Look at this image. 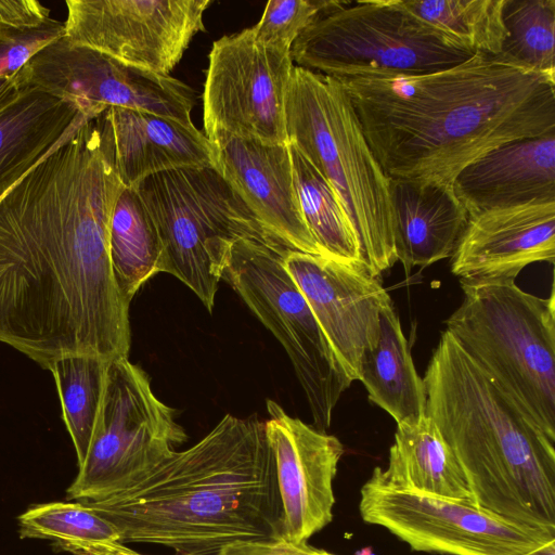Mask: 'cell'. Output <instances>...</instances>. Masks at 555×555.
I'll return each instance as SVG.
<instances>
[{
    "mask_svg": "<svg viewBox=\"0 0 555 555\" xmlns=\"http://www.w3.org/2000/svg\"><path fill=\"white\" fill-rule=\"evenodd\" d=\"M108 362L92 356H69L55 361L49 370L78 466L86 459L96 426Z\"/></svg>",
    "mask_w": 555,
    "mask_h": 555,
    "instance_id": "cell-27",
    "label": "cell"
},
{
    "mask_svg": "<svg viewBox=\"0 0 555 555\" xmlns=\"http://www.w3.org/2000/svg\"><path fill=\"white\" fill-rule=\"evenodd\" d=\"M175 412L154 395L140 366L128 359L109 361L93 437L66 500L105 499L170 457L188 440Z\"/></svg>",
    "mask_w": 555,
    "mask_h": 555,
    "instance_id": "cell-10",
    "label": "cell"
},
{
    "mask_svg": "<svg viewBox=\"0 0 555 555\" xmlns=\"http://www.w3.org/2000/svg\"><path fill=\"white\" fill-rule=\"evenodd\" d=\"M98 117L0 201V343L48 371L69 356L112 361L130 350L129 305L109 258L126 186Z\"/></svg>",
    "mask_w": 555,
    "mask_h": 555,
    "instance_id": "cell-1",
    "label": "cell"
},
{
    "mask_svg": "<svg viewBox=\"0 0 555 555\" xmlns=\"http://www.w3.org/2000/svg\"><path fill=\"white\" fill-rule=\"evenodd\" d=\"M289 250L235 240L223 261L224 280L285 349L305 391L317 429L324 431L348 377L306 298L288 274Z\"/></svg>",
    "mask_w": 555,
    "mask_h": 555,
    "instance_id": "cell-9",
    "label": "cell"
},
{
    "mask_svg": "<svg viewBox=\"0 0 555 555\" xmlns=\"http://www.w3.org/2000/svg\"><path fill=\"white\" fill-rule=\"evenodd\" d=\"M306 544L293 545L285 543L280 548L268 555H302ZM55 548L56 551L68 552L72 555H147L137 552L120 542L102 544L59 543L56 544Z\"/></svg>",
    "mask_w": 555,
    "mask_h": 555,
    "instance_id": "cell-34",
    "label": "cell"
},
{
    "mask_svg": "<svg viewBox=\"0 0 555 555\" xmlns=\"http://www.w3.org/2000/svg\"><path fill=\"white\" fill-rule=\"evenodd\" d=\"M373 473L396 488L473 503L455 455L427 415L416 424H397L388 465Z\"/></svg>",
    "mask_w": 555,
    "mask_h": 555,
    "instance_id": "cell-23",
    "label": "cell"
},
{
    "mask_svg": "<svg viewBox=\"0 0 555 555\" xmlns=\"http://www.w3.org/2000/svg\"><path fill=\"white\" fill-rule=\"evenodd\" d=\"M359 380L369 400L397 424H416L426 416V386L416 372L392 304L380 311L378 341L363 354Z\"/></svg>",
    "mask_w": 555,
    "mask_h": 555,
    "instance_id": "cell-24",
    "label": "cell"
},
{
    "mask_svg": "<svg viewBox=\"0 0 555 555\" xmlns=\"http://www.w3.org/2000/svg\"><path fill=\"white\" fill-rule=\"evenodd\" d=\"M215 168L262 227L291 250L320 251L304 221L294 184L288 144H267L230 135L209 140Z\"/></svg>",
    "mask_w": 555,
    "mask_h": 555,
    "instance_id": "cell-18",
    "label": "cell"
},
{
    "mask_svg": "<svg viewBox=\"0 0 555 555\" xmlns=\"http://www.w3.org/2000/svg\"><path fill=\"white\" fill-rule=\"evenodd\" d=\"M21 539L69 544L120 542L116 526L82 502L34 504L18 517Z\"/></svg>",
    "mask_w": 555,
    "mask_h": 555,
    "instance_id": "cell-30",
    "label": "cell"
},
{
    "mask_svg": "<svg viewBox=\"0 0 555 555\" xmlns=\"http://www.w3.org/2000/svg\"><path fill=\"white\" fill-rule=\"evenodd\" d=\"M18 75L24 87L100 112L122 107L193 124L195 91L190 86L74 46L64 36L34 55Z\"/></svg>",
    "mask_w": 555,
    "mask_h": 555,
    "instance_id": "cell-13",
    "label": "cell"
},
{
    "mask_svg": "<svg viewBox=\"0 0 555 555\" xmlns=\"http://www.w3.org/2000/svg\"><path fill=\"white\" fill-rule=\"evenodd\" d=\"M453 189L468 216L555 201V133L502 144L463 168Z\"/></svg>",
    "mask_w": 555,
    "mask_h": 555,
    "instance_id": "cell-20",
    "label": "cell"
},
{
    "mask_svg": "<svg viewBox=\"0 0 555 555\" xmlns=\"http://www.w3.org/2000/svg\"><path fill=\"white\" fill-rule=\"evenodd\" d=\"M390 179L453 185L495 147L555 133V75L475 53L420 76L340 80Z\"/></svg>",
    "mask_w": 555,
    "mask_h": 555,
    "instance_id": "cell-2",
    "label": "cell"
},
{
    "mask_svg": "<svg viewBox=\"0 0 555 555\" xmlns=\"http://www.w3.org/2000/svg\"><path fill=\"white\" fill-rule=\"evenodd\" d=\"M289 151L300 211L320 255L362 269L358 238L334 189L294 145Z\"/></svg>",
    "mask_w": 555,
    "mask_h": 555,
    "instance_id": "cell-26",
    "label": "cell"
},
{
    "mask_svg": "<svg viewBox=\"0 0 555 555\" xmlns=\"http://www.w3.org/2000/svg\"><path fill=\"white\" fill-rule=\"evenodd\" d=\"M422 21L461 41L475 53L501 54L507 30L505 0H402Z\"/></svg>",
    "mask_w": 555,
    "mask_h": 555,
    "instance_id": "cell-28",
    "label": "cell"
},
{
    "mask_svg": "<svg viewBox=\"0 0 555 555\" xmlns=\"http://www.w3.org/2000/svg\"><path fill=\"white\" fill-rule=\"evenodd\" d=\"M1 199H2V198H1ZM1 199H0V201H1Z\"/></svg>",
    "mask_w": 555,
    "mask_h": 555,
    "instance_id": "cell-39",
    "label": "cell"
},
{
    "mask_svg": "<svg viewBox=\"0 0 555 555\" xmlns=\"http://www.w3.org/2000/svg\"><path fill=\"white\" fill-rule=\"evenodd\" d=\"M529 555H555V541L544 545L543 547L532 552Z\"/></svg>",
    "mask_w": 555,
    "mask_h": 555,
    "instance_id": "cell-36",
    "label": "cell"
},
{
    "mask_svg": "<svg viewBox=\"0 0 555 555\" xmlns=\"http://www.w3.org/2000/svg\"><path fill=\"white\" fill-rule=\"evenodd\" d=\"M98 116L81 103L22 88L0 111V199L66 135Z\"/></svg>",
    "mask_w": 555,
    "mask_h": 555,
    "instance_id": "cell-22",
    "label": "cell"
},
{
    "mask_svg": "<svg viewBox=\"0 0 555 555\" xmlns=\"http://www.w3.org/2000/svg\"><path fill=\"white\" fill-rule=\"evenodd\" d=\"M283 264L348 377L359 380L361 359L378 341L380 311L392 304L379 278L323 256L291 249Z\"/></svg>",
    "mask_w": 555,
    "mask_h": 555,
    "instance_id": "cell-15",
    "label": "cell"
},
{
    "mask_svg": "<svg viewBox=\"0 0 555 555\" xmlns=\"http://www.w3.org/2000/svg\"><path fill=\"white\" fill-rule=\"evenodd\" d=\"M507 37L501 55L555 75V0H505Z\"/></svg>",
    "mask_w": 555,
    "mask_h": 555,
    "instance_id": "cell-29",
    "label": "cell"
},
{
    "mask_svg": "<svg viewBox=\"0 0 555 555\" xmlns=\"http://www.w3.org/2000/svg\"><path fill=\"white\" fill-rule=\"evenodd\" d=\"M64 22L50 18L26 31H0V77L15 75L34 55L64 36Z\"/></svg>",
    "mask_w": 555,
    "mask_h": 555,
    "instance_id": "cell-32",
    "label": "cell"
},
{
    "mask_svg": "<svg viewBox=\"0 0 555 555\" xmlns=\"http://www.w3.org/2000/svg\"><path fill=\"white\" fill-rule=\"evenodd\" d=\"M302 555H334V554L328 553L324 550L312 547L309 544H306Z\"/></svg>",
    "mask_w": 555,
    "mask_h": 555,
    "instance_id": "cell-37",
    "label": "cell"
},
{
    "mask_svg": "<svg viewBox=\"0 0 555 555\" xmlns=\"http://www.w3.org/2000/svg\"><path fill=\"white\" fill-rule=\"evenodd\" d=\"M132 189L157 229L164 249L163 272L185 284L209 312L224 258L235 240L286 247L262 227L215 167L166 170Z\"/></svg>",
    "mask_w": 555,
    "mask_h": 555,
    "instance_id": "cell-7",
    "label": "cell"
},
{
    "mask_svg": "<svg viewBox=\"0 0 555 555\" xmlns=\"http://www.w3.org/2000/svg\"><path fill=\"white\" fill-rule=\"evenodd\" d=\"M474 54L409 11L402 0L343 1L311 24L291 49L297 66L338 80L426 75Z\"/></svg>",
    "mask_w": 555,
    "mask_h": 555,
    "instance_id": "cell-8",
    "label": "cell"
},
{
    "mask_svg": "<svg viewBox=\"0 0 555 555\" xmlns=\"http://www.w3.org/2000/svg\"><path fill=\"white\" fill-rule=\"evenodd\" d=\"M267 410L266 433L275 463L284 540L306 544L333 520V481L344 446L335 436L292 417L272 400H267Z\"/></svg>",
    "mask_w": 555,
    "mask_h": 555,
    "instance_id": "cell-16",
    "label": "cell"
},
{
    "mask_svg": "<svg viewBox=\"0 0 555 555\" xmlns=\"http://www.w3.org/2000/svg\"><path fill=\"white\" fill-rule=\"evenodd\" d=\"M22 88L17 78L13 76L0 77V111L14 101L20 94Z\"/></svg>",
    "mask_w": 555,
    "mask_h": 555,
    "instance_id": "cell-35",
    "label": "cell"
},
{
    "mask_svg": "<svg viewBox=\"0 0 555 555\" xmlns=\"http://www.w3.org/2000/svg\"><path fill=\"white\" fill-rule=\"evenodd\" d=\"M359 512L363 521L387 529L416 552L529 555L555 541L473 503L389 486L374 473L361 487Z\"/></svg>",
    "mask_w": 555,
    "mask_h": 555,
    "instance_id": "cell-11",
    "label": "cell"
},
{
    "mask_svg": "<svg viewBox=\"0 0 555 555\" xmlns=\"http://www.w3.org/2000/svg\"><path fill=\"white\" fill-rule=\"evenodd\" d=\"M109 258L118 291L128 305L147 280L163 272L164 249L157 229L132 188H125L115 205Z\"/></svg>",
    "mask_w": 555,
    "mask_h": 555,
    "instance_id": "cell-25",
    "label": "cell"
},
{
    "mask_svg": "<svg viewBox=\"0 0 555 555\" xmlns=\"http://www.w3.org/2000/svg\"><path fill=\"white\" fill-rule=\"evenodd\" d=\"M357 555H375V554L373 553L371 547H365V548H362L361 551H359L357 553Z\"/></svg>",
    "mask_w": 555,
    "mask_h": 555,
    "instance_id": "cell-38",
    "label": "cell"
},
{
    "mask_svg": "<svg viewBox=\"0 0 555 555\" xmlns=\"http://www.w3.org/2000/svg\"><path fill=\"white\" fill-rule=\"evenodd\" d=\"M120 543L176 555H268L283 544V508L266 422L227 414L204 438L129 488L82 502Z\"/></svg>",
    "mask_w": 555,
    "mask_h": 555,
    "instance_id": "cell-3",
    "label": "cell"
},
{
    "mask_svg": "<svg viewBox=\"0 0 555 555\" xmlns=\"http://www.w3.org/2000/svg\"><path fill=\"white\" fill-rule=\"evenodd\" d=\"M285 126L288 143L337 194L358 238L362 269L379 278L398 261L390 178L375 157L341 81L294 65Z\"/></svg>",
    "mask_w": 555,
    "mask_h": 555,
    "instance_id": "cell-5",
    "label": "cell"
},
{
    "mask_svg": "<svg viewBox=\"0 0 555 555\" xmlns=\"http://www.w3.org/2000/svg\"><path fill=\"white\" fill-rule=\"evenodd\" d=\"M463 301L446 321L463 350L555 442V297L513 279L460 280Z\"/></svg>",
    "mask_w": 555,
    "mask_h": 555,
    "instance_id": "cell-6",
    "label": "cell"
},
{
    "mask_svg": "<svg viewBox=\"0 0 555 555\" xmlns=\"http://www.w3.org/2000/svg\"><path fill=\"white\" fill-rule=\"evenodd\" d=\"M426 415L455 455L473 504L555 535V442L443 331L424 376Z\"/></svg>",
    "mask_w": 555,
    "mask_h": 555,
    "instance_id": "cell-4",
    "label": "cell"
},
{
    "mask_svg": "<svg viewBox=\"0 0 555 555\" xmlns=\"http://www.w3.org/2000/svg\"><path fill=\"white\" fill-rule=\"evenodd\" d=\"M98 119L126 188L166 170L215 167L214 145L193 124L122 107H108Z\"/></svg>",
    "mask_w": 555,
    "mask_h": 555,
    "instance_id": "cell-19",
    "label": "cell"
},
{
    "mask_svg": "<svg viewBox=\"0 0 555 555\" xmlns=\"http://www.w3.org/2000/svg\"><path fill=\"white\" fill-rule=\"evenodd\" d=\"M293 67L291 52L259 43L251 27L214 41L203 92L206 138L288 144L285 96Z\"/></svg>",
    "mask_w": 555,
    "mask_h": 555,
    "instance_id": "cell-12",
    "label": "cell"
},
{
    "mask_svg": "<svg viewBox=\"0 0 555 555\" xmlns=\"http://www.w3.org/2000/svg\"><path fill=\"white\" fill-rule=\"evenodd\" d=\"M210 0H66L64 38L121 63L169 75L205 30Z\"/></svg>",
    "mask_w": 555,
    "mask_h": 555,
    "instance_id": "cell-14",
    "label": "cell"
},
{
    "mask_svg": "<svg viewBox=\"0 0 555 555\" xmlns=\"http://www.w3.org/2000/svg\"><path fill=\"white\" fill-rule=\"evenodd\" d=\"M451 257L460 280H515L533 262L554 263L555 201L469 215Z\"/></svg>",
    "mask_w": 555,
    "mask_h": 555,
    "instance_id": "cell-17",
    "label": "cell"
},
{
    "mask_svg": "<svg viewBox=\"0 0 555 555\" xmlns=\"http://www.w3.org/2000/svg\"><path fill=\"white\" fill-rule=\"evenodd\" d=\"M343 1L271 0L260 21L251 27L255 39L264 47L291 52L297 38L319 17Z\"/></svg>",
    "mask_w": 555,
    "mask_h": 555,
    "instance_id": "cell-31",
    "label": "cell"
},
{
    "mask_svg": "<svg viewBox=\"0 0 555 555\" xmlns=\"http://www.w3.org/2000/svg\"><path fill=\"white\" fill-rule=\"evenodd\" d=\"M51 10L36 0H0V31H26L48 22Z\"/></svg>",
    "mask_w": 555,
    "mask_h": 555,
    "instance_id": "cell-33",
    "label": "cell"
},
{
    "mask_svg": "<svg viewBox=\"0 0 555 555\" xmlns=\"http://www.w3.org/2000/svg\"><path fill=\"white\" fill-rule=\"evenodd\" d=\"M393 243L405 273L452 256L468 218L453 185L390 179Z\"/></svg>",
    "mask_w": 555,
    "mask_h": 555,
    "instance_id": "cell-21",
    "label": "cell"
}]
</instances>
